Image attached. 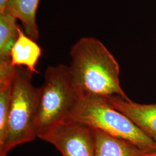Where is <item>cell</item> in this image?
Instances as JSON below:
<instances>
[{
    "instance_id": "obj_11",
    "label": "cell",
    "mask_w": 156,
    "mask_h": 156,
    "mask_svg": "<svg viewBox=\"0 0 156 156\" xmlns=\"http://www.w3.org/2000/svg\"><path fill=\"white\" fill-rule=\"evenodd\" d=\"M14 73L10 78L0 82V141L3 140L5 133L11 104Z\"/></svg>"
},
{
    "instance_id": "obj_4",
    "label": "cell",
    "mask_w": 156,
    "mask_h": 156,
    "mask_svg": "<svg viewBox=\"0 0 156 156\" xmlns=\"http://www.w3.org/2000/svg\"><path fill=\"white\" fill-rule=\"evenodd\" d=\"M82 99L68 66L48 67L40 87L38 138L55 125L67 120Z\"/></svg>"
},
{
    "instance_id": "obj_10",
    "label": "cell",
    "mask_w": 156,
    "mask_h": 156,
    "mask_svg": "<svg viewBox=\"0 0 156 156\" xmlns=\"http://www.w3.org/2000/svg\"><path fill=\"white\" fill-rule=\"evenodd\" d=\"M17 20L8 12L0 13V60L11 59V50L19 35Z\"/></svg>"
},
{
    "instance_id": "obj_9",
    "label": "cell",
    "mask_w": 156,
    "mask_h": 156,
    "mask_svg": "<svg viewBox=\"0 0 156 156\" xmlns=\"http://www.w3.org/2000/svg\"><path fill=\"white\" fill-rule=\"evenodd\" d=\"M39 2L40 0H9L4 11L8 12L19 20L24 32L35 41L39 38L36 15Z\"/></svg>"
},
{
    "instance_id": "obj_1",
    "label": "cell",
    "mask_w": 156,
    "mask_h": 156,
    "mask_svg": "<svg viewBox=\"0 0 156 156\" xmlns=\"http://www.w3.org/2000/svg\"><path fill=\"white\" fill-rule=\"evenodd\" d=\"M69 55L71 76L82 98L119 97L130 100L120 86L118 62L100 41L83 37L73 45Z\"/></svg>"
},
{
    "instance_id": "obj_3",
    "label": "cell",
    "mask_w": 156,
    "mask_h": 156,
    "mask_svg": "<svg viewBox=\"0 0 156 156\" xmlns=\"http://www.w3.org/2000/svg\"><path fill=\"white\" fill-rule=\"evenodd\" d=\"M67 120L127 140L147 152L156 151V142L127 116L111 105L105 98H82Z\"/></svg>"
},
{
    "instance_id": "obj_7",
    "label": "cell",
    "mask_w": 156,
    "mask_h": 156,
    "mask_svg": "<svg viewBox=\"0 0 156 156\" xmlns=\"http://www.w3.org/2000/svg\"><path fill=\"white\" fill-rule=\"evenodd\" d=\"M41 55V47L19 27L18 37L10 53L12 67H25L33 73H38L36 67Z\"/></svg>"
},
{
    "instance_id": "obj_5",
    "label": "cell",
    "mask_w": 156,
    "mask_h": 156,
    "mask_svg": "<svg viewBox=\"0 0 156 156\" xmlns=\"http://www.w3.org/2000/svg\"><path fill=\"white\" fill-rule=\"evenodd\" d=\"M54 146L62 156H94L91 128L71 120L58 123L39 137Z\"/></svg>"
},
{
    "instance_id": "obj_8",
    "label": "cell",
    "mask_w": 156,
    "mask_h": 156,
    "mask_svg": "<svg viewBox=\"0 0 156 156\" xmlns=\"http://www.w3.org/2000/svg\"><path fill=\"white\" fill-rule=\"evenodd\" d=\"M93 131L94 138V156H144L147 153L127 140L99 130Z\"/></svg>"
},
{
    "instance_id": "obj_12",
    "label": "cell",
    "mask_w": 156,
    "mask_h": 156,
    "mask_svg": "<svg viewBox=\"0 0 156 156\" xmlns=\"http://www.w3.org/2000/svg\"><path fill=\"white\" fill-rule=\"evenodd\" d=\"M9 0H0V13L5 10Z\"/></svg>"
},
{
    "instance_id": "obj_13",
    "label": "cell",
    "mask_w": 156,
    "mask_h": 156,
    "mask_svg": "<svg viewBox=\"0 0 156 156\" xmlns=\"http://www.w3.org/2000/svg\"><path fill=\"white\" fill-rule=\"evenodd\" d=\"M144 156H156V151H151V152H147Z\"/></svg>"
},
{
    "instance_id": "obj_2",
    "label": "cell",
    "mask_w": 156,
    "mask_h": 156,
    "mask_svg": "<svg viewBox=\"0 0 156 156\" xmlns=\"http://www.w3.org/2000/svg\"><path fill=\"white\" fill-rule=\"evenodd\" d=\"M33 74L25 67H15L5 133L0 141V156H6L15 147L38 138L40 87L34 85Z\"/></svg>"
},
{
    "instance_id": "obj_6",
    "label": "cell",
    "mask_w": 156,
    "mask_h": 156,
    "mask_svg": "<svg viewBox=\"0 0 156 156\" xmlns=\"http://www.w3.org/2000/svg\"><path fill=\"white\" fill-rule=\"evenodd\" d=\"M109 104L122 112L147 136L156 142V103L141 104L119 97L107 99Z\"/></svg>"
}]
</instances>
